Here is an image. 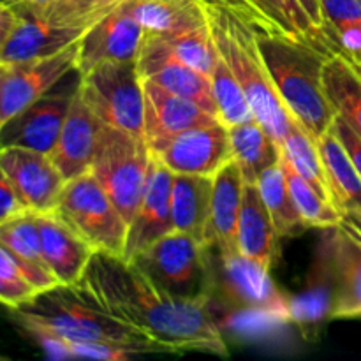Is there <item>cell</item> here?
Returning a JSON list of instances; mask_svg holds the SVG:
<instances>
[{"mask_svg": "<svg viewBox=\"0 0 361 361\" xmlns=\"http://www.w3.org/2000/svg\"><path fill=\"white\" fill-rule=\"evenodd\" d=\"M92 302L171 355L204 353L228 358L208 298H182L161 291L133 263L95 252L80 284Z\"/></svg>", "mask_w": 361, "mask_h": 361, "instance_id": "obj_1", "label": "cell"}, {"mask_svg": "<svg viewBox=\"0 0 361 361\" xmlns=\"http://www.w3.org/2000/svg\"><path fill=\"white\" fill-rule=\"evenodd\" d=\"M257 48L289 115L314 137L335 120V109L324 90L323 69L330 51L256 28Z\"/></svg>", "mask_w": 361, "mask_h": 361, "instance_id": "obj_2", "label": "cell"}, {"mask_svg": "<svg viewBox=\"0 0 361 361\" xmlns=\"http://www.w3.org/2000/svg\"><path fill=\"white\" fill-rule=\"evenodd\" d=\"M207 7L219 53L231 67L236 81L249 101L254 118L267 129V133L281 148L295 123V118L289 115L281 95L271 83V78L257 48V27L222 7Z\"/></svg>", "mask_w": 361, "mask_h": 361, "instance_id": "obj_3", "label": "cell"}, {"mask_svg": "<svg viewBox=\"0 0 361 361\" xmlns=\"http://www.w3.org/2000/svg\"><path fill=\"white\" fill-rule=\"evenodd\" d=\"M208 300L233 316L289 321L291 300L271 281L270 270L243 254L208 247Z\"/></svg>", "mask_w": 361, "mask_h": 361, "instance_id": "obj_4", "label": "cell"}, {"mask_svg": "<svg viewBox=\"0 0 361 361\" xmlns=\"http://www.w3.org/2000/svg\"><path fill=\"white\" fill-rule=\"evenodd\" d=\"M16 310L69 342L154 344L122 321L109 316L78 286H56L49 291L39 293L30 303Z\"/></svg>", "mask_w": 361, "mask_h": 361, "instance_id": "obj_5", "label": "cell"}, {"mask_svg": "<svg viewBox=\"0 0 361 361\" xmlns=\"http://www.w3.org/2000/svg\"><path fill=\"white\" fill-rule=\"evenodd\" d=\"M53 212L95 252L123 257L129 226L90 171L67 180Z\"/></svg>", "mask_w": 361, "mask_h": 361, "instance_id": "obj_6", "label": "cell"}, {"mask_svg": "<svg viewBox=\"0 0 361 361\" xmlns=\"http://www.w3.org/2000/svg\"><path fill=\"white\" fill-rule=\"evenodd\" d=\"M78 76V90L106 126L145 137V92L137 60L101 62Z\"/></svg>", "mask_w": 361, "mask_h": 361, "instance_id": "obj_7", "label": "cell"}, {"mask_svg": "<svg viewBox=\"0 0 361 361\" xmlns=\"http://www.w3.org/2000/svg\"><path fill=\"white\" fill-rule=\"evenodd\" d=\"M150 159L152 150L145 137L104 126L90 173L106 190L127 226L143 196Z\"/></svg>", "mask_w": 361, "mask_h": 361, "instance_id": "obj_8", "label": "cell"}, {"mask_svg": "<svg viewBox=\"0 0 361 361\" xmlns=\"http://www.w3.org/2000/svg\"><path fill=\"white\" fill-rule=\"evenodd\" d=\"M161 291L182 298H208V247L171 231L129 261Z\"/></svg>", "mask_w": 361, "mask_h": 361, "instance_id": "obj_9", "label": "cell"}, {"mask_svg": "<svg viewBox=\"0 0 361 361\" xmlns=\"http://www.w3.org/2000/svg\"><path fill=\"white\" fill-rule=\"evenodd\" d=\"M314 268L330 288V319L361 317V221L328 228L317 247Z\"/></svg>", "mask_w": 361, "mask_h": 361, "instance_id": "obj_10", "label": "cell"}, {"mask_svg": "<svg viewBox=\"0 0 361 361\" xmlns=\"http://www.w3.org/2000/svg\"><path fill=\"white\" fill-rule=\"evenodd\" d=\"M150 150L173 175L214 176L233 159L228 126L222 122L187 129L150 145Z\"/></svg>", "mask_w": 361, "mask_h": 361, "instance_id": "obj_11", "label": "cell"}, {"mask_svg": "<svg viewBox=\"0 0 361 361\" xmlns=\"http://www.w3.org/2000/svg\"><path fill=\"white\" fill-rule=\"evenodd\" d=\"M80 41L46 59L7 66L0 87V127L76 71Z\"/></svg>", "mask_w": 361, "mask_h": 361, "instance_id": "obj_12", "label": "cell"}, {"mask_svg": "<svg viewBox=\"0 0 361 361\" xmlns=\"http://www.w3.org/2000/svg\"><path fill=\"white\" fill-rule=\"evenodd\" d=\"M137 69L143 80L190 99L219 118L210 78L182 62L162 35L145 30L137 53Z\"/></svg>", "mask_w": 361, "mask_h": 361, "instance_id": "obj_13", "label": "cell"}, {"mask_svg": "<svg viewBox=\"0 0 361 361\" xmlns=\"http://www.w3.org/2000/svg\"><path fill=\"white\" fill-rule=\"evenodd\" d=\"M0 168L25 210L53 212L67 180L49 154L23 147H0Z\"/></svg>", "mask_w": 361, "mask_h": 361, "instance_id": "obj_14", "label": "cell"}, {"mask_svg": "<svg viewBox=\"0 0 361 361\" xmlns=\"http://www.w3.org/2000/svg\"><path fill=\"white\" fill-rule=\"evenodd\" d=\"M145 28L130 9L129 0L92 25L80 41L76 73L83 74L101 62L137 60Z\"/></svg>", "mask_w": 361, "mask_h": 361, "instance_id": "obj_15", "label": "cell"}, {"mask_svg": "<svg viewBox=\"0 0 361 361\" xmlns=\"http://www.w3.org/2000/svg\"><path fill=\"white\" fill-rule=\"evenodd\" d=\"M76 88L78 83L73 88L62 90L51 88L48 94L14 115L0 127V147H23L51 154Z\"/></svg>", "mask_w": 361, "mask_h": 361, "instance_id": "obj_16", "label": "cell"}, {"mask_svg": "<svg viewBox=\"0 0 361 361\" xmlns=\"http://www.w3.org/2000/svg\"><path fill=\"white\" fill-rule=\"evenodd\" d=\"M173 176L175 175L162 164L161 159L152 154L147 185L127 229L126 254H123L126 261H130L141 250L148 249L152 243L173 231Z\"/></svg>", "mask_w": 361, "mask_h": 361, "instance_id": "obj_17", "label": "cell"}, {"mask_svg": "<svg viewBox=\"0 0 361 361\" xmlns=\"http://www.w3.org/2000/svg\"><path fill=\"white\" fill-rule=\"evenodd\" d=\"M104 126L76 88L59 140L49 154L63 178L71 180L90 171Z\"/></svg>", "mask_w": 361, "mask_h": 361, "instance_id": "obj_18", "label": "cell"}, {"mask_svg": "<svg viewBox=\"0 0 361 361\" xmlns=\"http://www.w3.org/2000/svg\"><path fill=\"white\" fill-rule=\"evenodd\" d=\"M145 140L148 147L187 129L221 122L190 99L176 95L154 81L143 80Z\"/></svg>", "mask_w": 361, "mask_h": 361, "instance_id": "obj_19", "label": "cell"}, {"mask_svg": "<svg viewBox=\"0 0 361 361\" xmlns=\"http://www.w3.org/2000/svg\"><path fill=\"white\" fill-rule=\"evenodd\" d=\"M42 256L60 286H76L83 279L95 250L55 212L37 214Z\"/></svg>", "mask_w": 361, "mask_h": 361, "instance_id": "obj_20", "label": "cell"}, {"mask_svg": "<svg viewBox=\"0 0 361 361\" xmlns=\"http://www.w3.org/2000/svg\"><path fill=\"white\" fill-rule=\"evenodd\" d=\"M87 30L88 28L66 27L32 14L18 13V21L7 39L0 63L13 66L51 56L80 41Z\"/></svg>", "mask_w": 361, "mask_h": 361, "instance_id": "obj_21", "label": "cell"}, {"mask_svg": "<svg viewBox=\"0 0 361 361\" xmlns=\"http://www.w3.org/2000/svg\"><path fill=\"white\" fill-rule=\"evenodd\" d=\"M243 187L245 182L235 159L226 162L214 175L207 245L215 247L224 254L240 252L238 221L243 201Z\"/></svg>", "mask_w": 361, "mask_h": 361, "instance_id": "obj_22", "label": "cell"}, {"mask_svg": "<svg viewBox=\"0 0 361 361\" xmlns=\"http://www.w3.org/2000/svg\"><path fill=\"white\" fill-rule=\"evenodd\" d=\"M0 245L9 250L25 277L39 293L60 286L42 256L41 229L35 212L21 210L4 219L0 222Z\"/></svg>", "mask_w": 361, "mask_h": 361, "instance_id": "obj_23", "label": "cell"}, {"mask_svg": "<svg viewBox=\"0 0 361 361\" xmlns=\"http://www.w3.org/2000/svg\"><path fill=\"white\" fill-rule=\"evenodd\" d=\"M331 203L342 214V219L361 221V178L335 134L334 126L328 127L316 140Z\"/></svg>", "mask_w": 361, "mask_h": 361, "instance_id": "obj_24", "label": "cell"}, {"mask_svg": "<svg viewBox=\"0 0 361 361\" xmlns=\"http://www.w3.org/2000/svg\"><path fill=\"white\" fill-rule=\"evenodd\" d=\"M279 235L256 183H245L238 221V250L271 270L277 257Z\"/></svg>", "mask_w": 361, "mask_h": 361, "instance_id": "obj_25", "label": "cell"}, {"mask_svg": "<svg viewBox=\"0 0 361 361\" xmlns=\"http://www.w3.org/2000/svg\"><path fill=\"white\" fill-rule=\"evenodd\" d=\"M212 187H214V176H173V231L187 233V235L194 236V238L207 245Z\"/></svg>", "mask_w": 361, "mask_h": 361, "instance_id": "obj_26", "label": "cell"}, {"mask_svg": "<svg viewBox=\"0 0 361 361\" xmlns=\"http://www.w3.org/2000/svg\"><path fill=\"white\" fill-rule=\"evenodd\" d=\"M129 4L145 30L154 34H180L210 23L204 0H129Z\"/></svg>", "mask_w": 361, "mask_h": 361, "instance_id": "obj_27", "label": "cell"}, {"mask_svg": "<svg viewBox=\"0 0 361 361\" xmlns=\"http://www.w3.org/2000/svg\"><path fill=\"white\" fill-rule=\"evenodd\" d=\"M324 90L335 113L361 137V69L342 53L328 55L323 69Z\"/></svg>", "mask_w": 361, "mask_h": 361, "instance_id": "obj_28", "label": "cell"}, {"mask_svg": "<svg viewBox=\"0 0 361 361\" xmlns=\"http://www.w3.org/2000/svg\"><path fill=\"white\" fill-rule=\"evenodd\" d=\"M233 159L242 171L243 182L257 183L261 173L281 161V148L256 118L228 126Z\"/></svg>", "mask_w": 361, "mask_h": 361, "instance_id": "obj_29", "label": "cell"}, {"mask_svg": "<svg viewBox=\"0 0 361 361\" xmlns=\"http://www.w3.org/2000/svg\"><path fill=\"white\" fill-rule=\"evenodd\" d=\"M257 189H259L261 197L267 204L270 217L274 221L275 231L279 238H288L295 236L302 229H307L303 226L302 217L293 203L291 192H289L288 180H286L284 169H282L281 161L277 164L270 166L264 169L257 178Z\"/></svg>", "mask_w": 361, "mask_h": 361, "instance_id": "obj_30", "label": "cell"}, {"mask_svg": "<svg viewBox=\"0 0 361 361\" xmlns=\"http://www.w3.org/2000/svg\"><path fill=\"white\" fill-rule=\"evenodd\" d=\"M252 4L259 11L267 25V32L288 35L334 53L323 35L317 34L316 28L312 27L298 0H252Z\"/></svg>", "mask_w": 361, "mask_h": 361, "instance_id": "obj_31", "label": "cell"}, {"mask_svg": "<svg viewBox=\"0 0 361 361\" xmlns=\"http://www.w3.org/2000/svg\"><path fill=\"white\" fill-rule=\"evenodd\" d=\"M331 51L361 53V0H319Z\"/></svg>", "mask_w": 361, "mask_h": 361, "instance_id": "obj_32", "label": "cell"}, {"mask_svg": "<svg viewBox=\"0 0 361 361\" xmlns=\"http://www.w3.org/2000/svg\"><path fill=\"white\" fill-rule=\"evenodd\" d=\"M281 166L284 169L286 180H288L289 192H291L293 203L302 217L305 228H335L342 222V214L335 208V204L324 196H321L303 176H300L291 168L288 161L281 155Z\"/></svg>", "mask_w": 361, "mask_h": 361, "instance_id": "obj_33", "label": "cell"}, {"mask_svg": "<svg viewBox=\"0 0 361 361\" xmlns=\"http://www.w3.org/2000/svg\"><path fill=\"white\" fill-rule=\"evenodd\" d=\"M281 155L321 196L331 201L330 190H328L326 173H324V166L323 161H321L319 150H317L316 140L296 120L289 134L286 136L284 143H282Z\"/></svg>", "mask_w": 361, "mask_h": 361, "instance_id": "obj_34", "label": "cell"}, {"mask_svg": "<svg viewBox=\"0 0 361 361\" xmlns=\"http://www.w3.org/2000/svg\"><path fill=\"white\" fill-rule=\"evenodd\" d=\"M212 90H214L215 104H217L219 120L224 126H235V123L249 122L254 118V113L250 109L249 101L243 94L242 87L236 81L231 67L224 60V56L219 53L217 63L210 76Z\"/></svg>", "mask_w": 361, "mask_h": 361, "instance_id": "obj_35", "label": "cell"}, {"mask_svg": "<svg viewBox=\"0 0 361 361\" xmlns=\"http://www.w3.org/2000/svg\"><path fill=\"white\" fill-rule=\"evenodd\" d=\"M162 37L166 39L169 48L182 62H185L192 69L200 71L204 76H212L219 59V49L215 44L214 34H212L210 23L207 27L180 32V34L162 35Z\"/></svg>", "mask_w": 361, "mask_h": 361, "instance_id": "obj_36", "label": "cell"}, {"mask_svg": "<svg viewBox=\"0 0 361 361\" xmlns=\"http://www.w3.org/2000/svg\"><path fill=\"white\" fill-rule=\"evenodd\" d=\"M39 295L11 252L0 245V305L20 309Z\"/></svg>", "mask_w": 361, "mask_h": 361, "instance_id": "obj_37", "label": "cell"}, {"mask_svg": "<svg viewBox=\"0 0 361 361\" xmlns=\"http://www.w3.org/2000/svg\"><path fill=\"white\" fill-rule=\"evenodd\" d=\"M122 0H60L48 21L66 27L90 28Z\"/></svg>", "mask_w": 361, "mask_h": 361, "instance_id": "obj_38", "label": "cell"}, {"mask_svg": "<svg viewBox=\"0 0 361 361\" xmlns=\"http://www.w3.org/2000/svg\"><path fill=\"white\" fill-rule=\"evenodd\" d=\"M331 126H334L335 134H337L342 147L348 152L349 159H351L353 166H355L361 178V137L344 122V118H341L338 115H335V120Z\"/></svg>", "mask_w": 361, "mask_h": 361, "instance_id": "obj_39", "label": "cell"}, {"mask_svg": "<svg viewBox=\"0 0 361 361\" xmlns=\"http://www.w3.org/2000/svg\"><path fill=\"white\" fill-rule=\"evenodd\" d=\"M207 6L222 7V9L229 11V13L236 14V16L243 18L245 21L252 23L259 30L267 32V25H264L263 18H261L259 11L252 4V0H204Z\"/></svg>", "mask_w": 361, "mask_h": 361, "instance_id": "obj_40", "label": "cell"}, {"mask_svg": "<svg viewBox=\"0 0 361 361\" xmlns=\"http://www.w3.org/2000/svg\"><path fill=\"white\" fill-rule=\"evenodd\" d=\"M21 210H25L23 204H21L18 194L14 192L13 185H11L6 173L0 168V222Z\"/></svg>", "mask_w": 361, "mask_h": 361, "instance_id": "obj_41", "label": "cell"}, {"mask_svg": "<svg viewBox=\"0 0 361 361\" xmlns=\"http://www.w3.org/2000/svg\"><path fill=\"white\" fill-rule=\"evenodd\" d=\"M18 13L32 14L35 18L49 20L60 0H7Z\"/></svg>", "mask_w": 361, "mask_h": 361, "instance_id": "obj_42", "label": "cell"}, {"mask_svg": "<svg viewBox=\"0 0 361 361\" xmlns=\"http://www.w3.org/2000/svg\"><path fill=\"white\" fill-rule=\"evenodd\" d=\"M18 21V13L7 0H0V56Z\"/></svg>", "mask_w": 361, "mask_h": 361, "instance_id": "obj_43", "label": "cell"}, {"mask_svg": "<svg viewBox=\"0 0 361 361\" xmlns=\"http://www.w3.org/2000/svg\"><path fill=\"white\" fill-rule=\"evenodd\" d=\"M298 4L302 6V9L305 11V14L309 16L310 23H312V27L316 28L317 34L323 35L324 41L328 42L326 35H324V18H323V13H321L319 0H298ZM328 46H330V42H328Z\"/></svg>", "mask_w": 361, "mask_h": 361, "instance_id": "obj_44", "label": "cell"}, {"mask_svg": "<svg viewBox=\"0 0 361 361\" xmlns=\"http://www.w3.org/2000/svg\"><path fill=\"white\" fill-rule=\"evenodd\" d=\"M338 53H342V51H338ZM342 55H345L348 59H351L353 62H355L356 66H358L361 69V53H356V55H351V53H342Z\"/></svg>", "mask_w": 361, "mask_h": 361, "instance_id": "obj_45", "label": "cell"}, {"mask_svg": "<svg viewBox=\"0 0 361 361\" xmlns=\"http://www.w3.org/2000/svg\"><path fill=\"white\" fill-rule=\"evenodd\" d=\"M7 66L6 63H0V87H2V80H4V74H6Z\"/></svg>", "mask_w": 361, "mask_h": 361, "instance_id": "obj_46", "label": "cell"}, {"mask_svg": "<svg viewBox=\"0 0 361 361\" xmlns=\"http://www.w3.org/2000/svg\"><path fill=\"white\" fill-rule=\"evenodd\" d=\"M0 360H4V356H0Z\"/></svg>", "mask_w": 361, "mask_h": 361, "instance_id": "obj_47", "label": "cell"}, {"mask_svg": "<svg viewBox=\"0 0 361 361\" xmlns=\"http://www.w3.org/2000/svg\"><path fill=\"white\" fill-rule=\"evenodd\" d=\"M122 2H123V0H122Z\"/></svg>", "mask_w": 361, "mask_h": 361, "instance_id": "obj_48", "label": "cell"}]
</instances>
